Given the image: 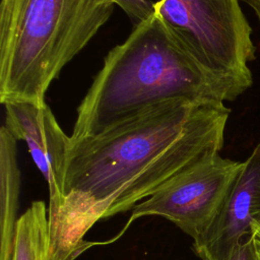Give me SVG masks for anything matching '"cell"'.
<instances>
[{
  "label": "cell",
  "mask_w": 260,
  "mask_h": 260,
  "mask_svg": "<svg viewBox=\"0 0 260 260\" xmlns=\"http://www.w3.org/2000/svg\"><path fill=\"white\" fill-rule=\"evenodd\" d=\"M230 113L223 103L170 102L70 139L63 205L50 222L60 260L89 248L84 236L99 220L132 209L176 175L219 154Z\"/></svg>",
  "instance_id": "6da1fadb"
},
{
  "label": "cell",
  "mask_w": 260,
  "mask_h": 260,
  "mask_svg": "<svg viewBox=\"0 0 260 260\" xmlns=\"http://www.w3.org/2000/svg\"><path fill=\"white\" fill-rule=\"evenodd\" d=\"M251 84L208 70L154 12L105 57L77 107L70 139L98 134L165 103L231 102Z\"/></svg>",
  "instance_id": "7a4b0ae2"
},
{
  "label": "cell",
  "mask_w": 260,
  "mask_h": 260,
  "mask_svg": "<svg viewBox=\"0 0 260 260\" xmlns=\"http://www.w3.org/2000/svg\"><path fill=\"white\" fill-rule=\"evenodd\" d=\"M115 5V0H1V104L45 101L52 81L108 21Z\"/></svg>",
  "instance_id": "3957f363"
},
{
  "label": "cell",
  "mask_w": 260,
  "mask_h": 260,
  "mask_svg": "<svg viewBox=\"0 0 260 260\" xmlns=\"http://www.w3.org/2000/svg\"><path fill=\"white\" fill-rule=\"evenodd\" d=\"M153 7L204 67L252 83L255 47L240 0H158Z\"/></svg>",
  "instance_id": "277c9868"
},
{
  "label": "cell",
  "mask_w": 260,
  "mask_h": 260,
  "mask_svg": "<svg viewBox=\"0 0 260 260\" xmlns=\"http://www.w3.org/2000/svg\"><path fill=\"white\" fill-rule=\"evenodd\" d=\"M242 166L219 154L192 166L136 204L124 231L135 219L158 215L193 240L199 238L215 218Z\"/></svg>",
  "instance_id": "5b68a950"
},
{
  "label": "cell",
  "mask_w": 260,
  "mask_h": 260,
  "mask_svg": "<svg viewBox=\"0 0 260 260\" xmlns=\"http://www.w3.org/2000/svg\"><path fill=\"white\" fill-rule=\"evenodd\" d=\"M5 124L14 138L26 143L28 151L49 188V222L63 205V181L70 136L61 129L50 107L43 102L5 103Z\"/></svg>",
  "instance_id": "8992f818"
},
{
  "label": "cell",
  "mask_w": 260,
  "mask_h": 260,
  "mask_svg": "<svg viewBox=\"0 0 260 260\" xmlns=\"http://www.w3.org/2000/svg\"><path fill=\"white\" fill-rule=\"evenodd\" d=\"M260 222V143L243 161L237 178L211 224L193 240L202 260H229L235 248Z\"/></svg>",
  "instance_id": "52a82bcc"
},
{
  "label": "cell",
  "mask_w": 260,
  "mask_h": 260,
  "mask_svg": "<svg viewBox=\"0 0 260 260\" xmlns=\"http://www.w3.org/2000/svg\"><path fill=\"white\" fill-rule=\"evenodd\" d=\"M20 182L17 140L3 125L0 129V260H13Z\"/></svg>",
  "instance_id": "ba28073f"
},
{
  "label": "cell",
  "mask_w": 260,
  "mask_h": 260,
  "mask_svg": "<svg viewBox=\"0 0 260 260\" xmlns=\"http://www.w3.org/2000/svg\"><path fill=\"white\" fill-rule=\"evenodd\" d=\"M13 260H60L51 237L48 208L43 200L31 202L19 216Z\"/></svg>",
  "instance_id": "9c48e42d"
},
{
  "label": "cell",
  "mask_w": 260,
  "mask_h": 260,
  "mask_svg": "<svg viewBox=\"0 0 260 260\" xmlns=\"http://www.w3.org/2000/svg\"><path fill=\"white\" fill-rule=\"evenodd\" d=\"M115 3L127 14L134 26L154 13L153 2L150 0H115Z\"/></svg>",
  "instance_id": "30bf717a"
},
{
  "label": "cell",
  "mask_w": 260,
  "mask_h": 260,
  "mask_svg": "<svg viewBox=\"0 0 260 260\" xmlns=\"http://www.w3.org/2000/svg\"><path fill=\"white\" fill-rule=\"evenodd\" d=\"M229 260H257L252 237H246L233 251Z\"/></svg>",
  "instance_id": "8fae6325"
},
{
  "label": "cell",
  "mask_w": 260,
  "mask_h": 260,
  "mask_svg": "<svg viewBox=\"0 0 260 260\" xmlns=\"http://www.w3.org/2000/svg\"><path fill=\"white\" fill-rule=\"evenodd\" d=\"M254 246H255V251L257 255V260H260V222L255 221L252 223V235H251Z\"/></svg>",
  "instance_id": "7c38bea8"
},
{
  "label": "cell",
  "mask_w": 260,
  "mask_h": 260,
  "mask_svg": "<svg viewBox=\"0 0 260 260\" xmlns=\"http://www.w3.org/2000/svg\"><path fill=\"white\" fill-rule=\"evenodd\" d=\"M245 3H247L249 6L252 7V9L257 14L258 18L260 19V0H241Z\"/></svg>",
  "instance_id": "4fadbf2b"
},
{
  "label": "cell",
  "mask_w": 260,
  "mask_h": 260,
  "mask_svg": "<svg viewBox=\"0 0 260 260\" xmlns=\"http://www.w3.org/2000/svg\"><path fill=\"white\" fill-rule=\"evenodd\" d=\"M150 1H151V0H150ZM156 1H158V0H155V2H156Z\"/></svg>",
  "instance_id": "5bb4252c"
}]
</instances>
